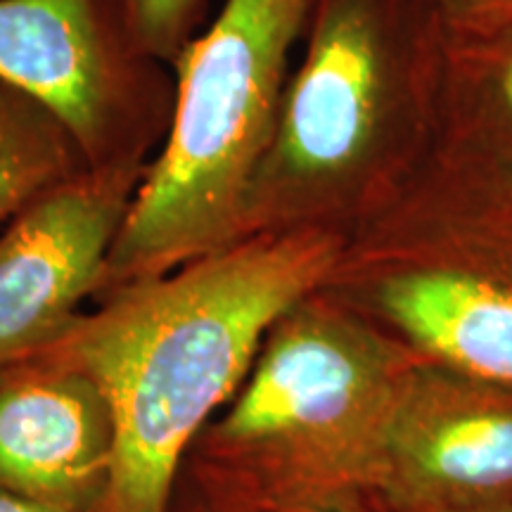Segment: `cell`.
<instances>
[{
	"mask_svg": "<svg viewBox=\"0 0 512 512\" xmlns=\"http://www.w3.org/2000/svg\"><path fill=\"white\" fill-rule=\"evenodd\" d=\"M323 287L460 377L512 387V214L382 233Z\"/></svg>",
	"mask_w": 512,
	"mask_h": 512,
	"instance_id": "cell-5",
	"label": "cell"
},
{
	"mask_svg": "<svg viewBox=\"0 0 512 512\" xmlns=\"http://www.w3.org/2000/svg\"><path fill=\"white\" fill-rule=\"evenodd\" d=\"M382 482L432 503L484 505L512 494V401L458 377L406 375Z\"/></svg>",
	"mask_w": 512,
	"mask_h": 512,
	"instance_id": "cell-10",
	"label": "cell"
},
{
	"mask_svg": "<svg viewBox=\"0 0 512 512\" xmlns=\"http://www.w3.org/2000/svg\"><path fill=\"white\" fill-rule=\"evenodd\" d=\"M126 43L147 60L171 67L202 31L207 0H102Z\"/></svg>",
	"mask_w": 512,
	"mask_h": 512,
	"instance_id": "cell-12",
	"label": "cell"
},
{
	"mask_svg": "<svg viewBox=\"0 0 512 512\" xmlns=\"http://www.w3.org/2000/svg\"><path fill=\"white\" fill-rule=\"evenodd\" d=\"M472 512H512V510H498V508H494V510H486V508H479V510H472Z\"/></svg>",
	"mask_w": 512,
	"mask_h": 512,
	"instance_id": "cell-15",
	"label": "cell"
},
{
	"mask_svg": "<svg viewBox=\"0 0 512 512\" xmlns=\"http://www.w3.org/2000/svg\"><path fill=\"white\" fill-rule=\"evenodd\" d=\"M0 512H50V510H43L38 508V505H31L27 501H19V498L8 496L0 491Z\"/></svg>",
	"mask_w": 512,
	"mask_h": 512,
	"instance_id": "cell-14",
	"label": "cell"
},
{
	"mask_svg": "<svg viewBox=\"0 0 512 512\" xmlns=\"http://www.w3.org/2000/svg\"><path fill=\"white\" fill-rule=\"evenodd\" d=\"M361 311L320 287L273 323L221 420L192 441V467L233 512H323L380 482L403 380Z\"/></svg>",
	"mask_w": 512,
	"mask_h": 512,
	"instance_id": "cell-3",
	"label": "cell"
},
{
	"mask_svg": "<svg viewBox=\"0 0 512 512\" xmlns=\"http://www.w3.org/2000/svg\"><path fill=\"white\" fill-rule=\"evenodd\" d=\"M313 3L223 0L178 53L169 131L138 185L100 294L245 240L249 185L273 143Z\"/></svg>",
	"mask_w": 512,
	"mask_h": 512,
	"instance_id": "cell-4",
	"label": "cell"
},
{
	"mask_svg": "<svg viewBox=\"0 0 512 512\" xmlns=\"http://www.w3.org/2000/svg\"><path fill=\"white\" fill-rule=\"evenodd\" d=\"M347 245L330 230L249 235L102 292L48 344L112 403L117 448L95 512H171L192 441L242 387L275 320L328 283Z\"/></svg>",
	"mask_w": 512,
	"mask_h": 512,
	"instance_id": "cell-1",
	"label": "cell"
},
{
	"mask_svg": "<svg viewBox=\"0 0 512 512\" xmlns=\"http://www.w3.org/2000/svg\"><path fill=\"white\" fill-rule=\"evenodd\" d=\"M448 27L437 0H316L273 143L245 202V238L380 223L425 157Z\"/></svg>",
	"mask_w": 512,
	"mask_h": 512,
	"instance_id": "cell-2",
	"label": "cell"
},
{
	"mask_svg": "<svg viewBox=\"0 0 512 512\" xmlns=\"http://www.w3.org/2000/svg\"><path fill=\"white\" fill-rule=\"evenodd\" d=\"M512 214V19L448 31L425 157L373 230L394 233Z\"/></svg>",
	"mask_w": 512,
	"mask_h": 512,
	"instance_id": "cell-8",
	"label": "cell"
},
{
	"mask_svg": "<svg viewBox=\"0 0 512 512\" xmlns=\"http://www.w3.org/2000/svg\"><path fill=\"white\" fill-rule=\"evenodd\" d=\"M145 169H81L0 228V363L60 339L105 283Z\"/></svg>",
	"mask_w": 512,
	"mask_h": 512,
	"instance_id": "cell-7",
	"label": "cell"
},
{
	"mask_svg": "<svg viewBox=\"0 0 512 512\" xmlns=\"http://www.w3.org/2000/svg\"><path fill=\"white\" fill-rule=\"evenodd\" d=\"M86 166L81 147L48 105L0 83V228Z\"/></svg>",
	"mask_w": 512,
	"mask_h": 512,
	"instance_id": "cell-11",
	"label": "cell"
},
{
	"mask_svg": "<svg viewBox=\"0 0 512 512\" xmlns=\"http://www.w3.org/2000/svg\"><path fill=\"white\" fill-rule=\"evenodd\" d=\"M117 425L98 380L53 347L0 363V491L50 512H95Z\"/></svg>",
	"mask_w": 512,
	"mask_h": 512,
	"instance_id": "cell-9",
	"label": "cell"
},
{
	"mask_svg": "<svg viewBox=\"0 0 512 512\" xmlns=\"http://www.w3.org/2000/svg\"><path fill=\"white\" fill-rule=\"evenodd\" d=\"M0 83L48 105L91 169H147L174 72L126 43L102 0H0Z\"/></svg>",
	"mask_w": 512,
	"mask_h": 512,
	"instance_id": "cell-6",
	"label": "cell"
},
{
	"mask_svg": "<svg viewBox=\"0 0 512 512\" xmlns=\"http://www.w3.org/2000/svg\"><path fill=\"white\" fill-rule=\"evenodd\" d=\"M448 31L489 29L512 19V0H437Z\"/></svg>",
	"mask_w": 512,
	"mask_h": 512,
	"instance_id": "cell-13",
	"label": "cell"
}]
</instances>
